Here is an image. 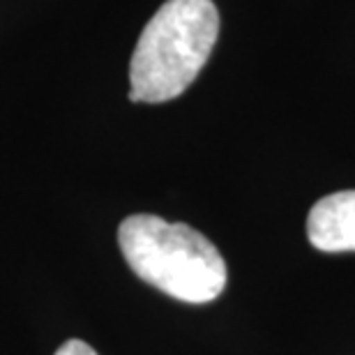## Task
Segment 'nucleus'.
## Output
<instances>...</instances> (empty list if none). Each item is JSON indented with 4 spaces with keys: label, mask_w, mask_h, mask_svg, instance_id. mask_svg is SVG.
Returning <instances> with one entry per match:
<instances>
[{
    "label": "nucleus",
    "mask_w": 355,
    "mask_h": 355,
    "mask_svg": "<svg viewBox=\"0 0 355 355\" xmlns=\"http://www.w3.org/2000/svg\"><path fill=\"white\" fill-rule=\"evenodd\" d=\"M219 35L212 0H166L148 21L130 62L132 102L162 104L187 90Z\"/></svg>",
    "instance_id": "obj_1"
},
{
    "label": "nucleus",
    "mask_w": 355,
    "mask_h": 355,
    "mask_svg": "<svg viewBox=\"0 0 355 355\" xmlns=\"http://www.w3.org/2000/svg\"><path fill=\"white\" fill-rule=\"evenodd\" d=\"M120 252L132 272L175 300L205 304L224 293L226 263L203 233L157 215H132L118 226Z\"/></svg>",
    "instance_id": "obj_2"
},
{
    "label": "nucleus",
    "mask_w": 355,
    "mask_h": 355,
    "mask_svg": "<svg viewBox=\"0 0 355 355\" xmlns=\"http://www.w3.org/2000/svg\"><path fill=\"white\" fill-rule=\"evenodd\" d=\"M55 355H97V351L90 344L81 342V339H69L55 351Z\"/></svg>",
    "instance_id": "obj_4"
},
{
    "label": "nucleus",
    "mask_w": 355,
    "mask_h": 355,
    "mask_svg": "<svg viewBox=\"0 0 355 355\" xmlns=\"http://www.w3.org/2000/svg\"><path fill=\"white\" fill-rule=\"evenodd\" d=\"M307 238L318 252H355V189L335 191L311 205Z\"/></svg>",
    "instance_id": "obj_3"
}]
</instances>
